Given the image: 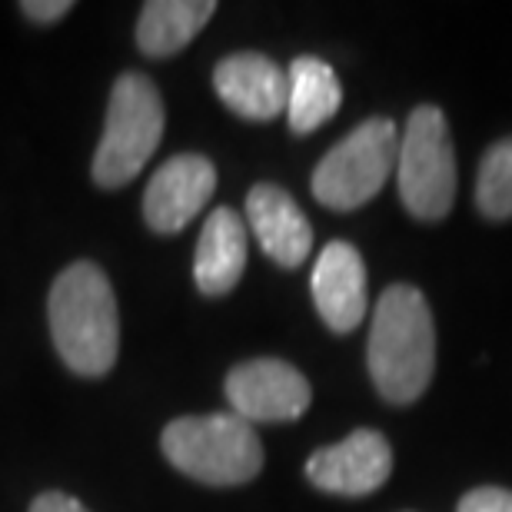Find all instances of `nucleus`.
<instances>
[{
    "instance_id": "f257e3e1",
    "label": "nucleus",
    "mask_w": 512,
    "mask_h": 512,
    "mask_svg": "<svg viewBox=\"0 0 512 512\" xmlns=\"http://www.w3.org/2000/svg\"><path fill=\"white\" fill-rule=\"evenodd\" d=\"M50 336L70 370L107 376L120 353V313L107 273L97 263H70L50 286Z\"/></svg>"
},
{
    "instance_id": "f03ea898",
    "label": "nucleus",
    "mask_w": 512,
    "mask_h": 512,
    "mask_svg": "<svg viewBox=\"0 0 512 512\" xmlns=\"http://www.w3.org/2000/svg\"><path fill=\"white\" fill-rule=\"evenodd\" d=\"M366 363L386 403L406 406L426 393L436 370V326L426 296L416 286L396 283L380 296Z\"/></svg>"
},
{
    "instance_id": "7ed1b4c3",
    "label": "nucleus",
    "mask_w": 512,
    "mask_h": 512,
    "mask_svg": "<svg viewBox=\"0 0 512 512\" xmlns=\"http://www.w3.org/2000/svg\"><path fill=\"white\" fill-rule=\"evenodd\" d=\"M163 456L183 476L207 486H243L263 469V443L233 413L180 416L160 436Z\"/></svg>"
},
{
    "instance_id": "20e7f679",
    "label": "nucleus",
    "mask_w": 512,
    "mask_h": 512,
    "mask_svg": "<svg viewBox=\"0 0 512 512\" xmlns=\"http://www.w3.org/2000/svg\"><path fill=\"white\" fill-rule=\"evenodd\" d=\"M163 100L147 74H120L107 104V124L94 157L97 187L117 190L137 177L163 140Z\"/></svg>"
},
{
    "instance_id": "39448f33",
    "label": "nucleus",
    "mask_w": 512,
    "mask_h": 512,
    "mask_svg": "<svg viewBox=\"0 0 512 512\" xmlns=\"http://www.w3.org/2000/svg\"><path fill=\"white\" fill-rule=\"evenodd\" d=\"M399 200L416 220H443L456 197V153L443 110L416 107L406 120L396 153Z\"/></svg>"
},
{
    "instance_id": "423d86ee",
    "label": "nucleus",
    "mask_w": 512,
    "mask_h": 512,
    "mask_svg": "<svg viewBox=\"0 0 512 512\" xmlns=\"http://www.w3.org/2000/svg\"><path fill=\"white\" fill-rule=\"evenodd\" d=\"M396 153L399 130L393 120H363L313 170V197L340 213L363 207L383 190L389 173H396Z\"/></svg>"
},
{
    "instance_id": "0eeeda50",
    "label": "nucleus",
    "mask_w": 512,
    "mask_h": 512,
    "mask_svg": "<svg viewBox=\"0 0 512 512\" xmlns=\"http://www.w3.org/2000/svg\"><path fill=\"white\" fill-rule=\"evenodd\" d=\"M227 399L243 423H293L310 409V380L283 360H250L227 376Z\"/></svg>"
},
{
    "instance_id": "6e6552de",
    "label": "nucleus",
    "mask_w": 512,
    "mask_h": 512,
    "mask_svg": "<svg viewBox=\"0 0 512 512\" xmlns=\"http://www.w3.org/2000/svg\"><path fill=\"white\" fill-rule=\"evenodd\" d=\"M393 473V449L376 429H356L306 459V479L333 496H370Z\"/></svg>"
},
{
    "instance_id": "1a4fd4ad",
    "label": "nucleus",
    "mask_w": 512,
    "mask_h": 512,
    "mask_svg": "<svg viewBox=\"0 0 512 512\" xmlns=\"http://www.w3.org/2000/svg\"><path fill=\"white\" fill-rule=\"evenodd\" d=\"M217 190V167L203 153H177L153 173L143 193V220L153 233H180Z\"/></svg>"
},
{
    "instance_id": "9d476101",
    "label": "nucleus",
    "mask_w": 512,
    "mask_h": 512,
    "mask_svg": "<svg viewBox=\"0 0 512 512\" xmlns=\"http://www.w3.org/2000/svg\"><path fill=\"white\" fill-rule=\"evenodd\" d=\"M213 87H217L223 104L243 120L266 124V120L286 114V94H290L286 70L256 50L223 57L213 67Z\"/></svg>"
},
{
    "instance_id": "9b49d317",
    "label": "nucleus",
    "mask_w": 512,
    "mask_h": 512,
    "mask_svg": "<svg viewBox=\"0 0 512 512\" xmlns=\"http://www.w3.org/2000/svg\"><path fill=\"white\" fill-rule=\"evenodd\" d=\"M313 303L333 333H353L366 320V263L353 243L333 240L316 256L313 266Z\"/></svg>"
},
{
    "instance_id": "f8f14e48",
    "label": "nucleus",
    "mask_w": 512,
    "mask_h": 512,
    "mask_svg": "<svg viewBox=\"0 0 512 512\" xmlns=\"http://www.w3.org/2000/svg\"><path fill=\"white\" fill-rule=\"evenodd\" d=\"M247 220L256 240H260L263 253L273 263L293 270V266H300L310 256L313 227L283 187H276V183H256L247 197Z\"/></svg>"
},
{
    "instance_id": "ddd939ff",
    "label": "nucleus",
    "mask_w": 512,
    "mask_h": 512,
    "mask_svg": "<svg viewBox=\"0 0 512 512\" xmlns=\"http://www.w3.org/2000/svg\"><path fill=\"white\" fill-rule=\"evenodd\" d=\"M247 270V227L240 213L217 207L203 223L193 256V280L203 296H223L240 283Z\"/></svg>"
},
{
    "instance_id": "4468645a",
    "label": "nucleus",
    "mask_w": 512,
    "mask_h": 512,
    "mask_svg": "<svg viewBox=\"0 0 512 512\" xmlns=\"http://www.w3.org/2000/svg\"><path fill=\"white\" fill-rule=\"evenodd\" d=\"M290 80V94H286V117L290 130L306 137V133L320 130L326 120L336 117L343 104V87L336 70L320 57H296L286 67Z\"/></svg>"
},
{
    "instance_id": "2eb2a0df",
    "label": "nucleus",
    "mask_w": 512,
    "mask_h": 512,
    "mask_svg": "<svg viewBox=\"0 0 512 512\" xmlns=\"http://www.w3.org/2000/svg\"><path fill=\"white\" fill-rule=\"evenodd\" d=\"M213 14V0H150L137 20V47L147 57H173L210 24Z\"/></svg>"
},
{
    "instance_id": "dca6fc26",
    "label": "nucleus",
    "mask_w": 512,
    "mask_h": 512,
    "mask_svg": "<svg viewBox=\"0 0 512 512\" xmlns=\"http://www.w3.org/2000/svg\"><path fill=\"white\" fill-rule=\"evenodd\" d=\"M476 207L486 220L512 217V137L496 140L479 163Z\"/></svg>"
},
{
    "instance_id": "f3484780",
    "label": "nucleus",
    "mask_w": 512,
    "mask_h": 512,
    "mask_svg": "<svg viewBox=\"0 0 512 512\" xmlns=\"http://www.w3.org/2000/svg\"><path fill=\"white\" fill-rule=\"evenodd\" d=\"M456 512H512V489L499 486H479L473 493L459 499Z\"/></svg>"
},
{
    "instance_id": "a211bd4d",
    "label": "nucleus",
    "mask_w": 512,
    "mask_h": 512,
    "mask_svg": "<svg viewBox=\"0 0 512 512\" xmlns=\"http://www.w3.org/2000/svg\"><path fill=\"white\" fill-rule=\"evenodd\" d=\"M20 10L27 14V20H34V24H57V20H64L74 4L70 0H24Z\"/></svg>"
},
{
    "instance_id": "6ab92c4d",
    "label": "nucleus",
    "mask_w": 512,
    "mask_h": 512,
    "mask_svg": "<svg viewBox=\"0 0 512 512\" xmlns=\"http://www.w3.org/2000/svg\"><path fill=\"white\" fill-rule=\"evenodd\" d=\"M30 512H90V509L67 493H40L34 499V506H30Z\"/></svg>"
}]
</instances>
